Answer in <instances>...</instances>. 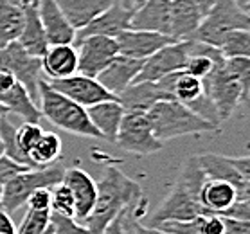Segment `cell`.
Segmentation results:
<instances>
[{
	"instance_id": "ba28073f",
	"label": "cell",
	"mask_w": 250,
	"mask_h": 234,
	"mask_svg": "<svg viewBox=\"0 0 250 234\" xmlns=\"http://www.w3.org/2000/svg\"><path fill=\"white\" fill-rule=\"evenodd\" d=\"M0 70L11 74L15 81L20 83L29 92V96L33 97L34 103L40 106L38 83L43 80L40 58L27 54L18 42H13V43L0 49Z\"/></svg>"
},
{
	"instance_id": "11a10c76",
	"label": "cell",
	"mask_w": 250,
	"mask_h": 234,
	"mask_svg": "<svg viewBox=\"0 0 250 234\" xmlns=\"http://www.w3.org/2000/svg\"><path fill=\"white\" fill-rule=\"evenodd\" d=\"M4 155V144H2V139H0V157Z\"/></svg>"
},
{
	"instance_id": "8fae6325",
	"label": "cell",
	"mask_w": 250,
	"mask_h": 234,
	"mask_svg": "<svg viewBox=\"0 0 250 234\" xmlns=\"http://www.w3.org/2000/svg\"><path fill=\"white\" fill-rule=\"evenodd\" d=\"M189 60V40L173 42L144 60L141 72L137 74L133 83H148L159 81L162 78L184 70Z\"/></svg>"
},
{
	"instance_id": "d6a6232c",
	"label": "cell",
	"mask_w": 250,
	"mask_h": 234,
	"mask_svg": "<svg viewBox=\"0 0 250 234\" xmlns=\"http://www.w3.org/2000/svg\"><path fill=\"white\" fill-rule=\"evenodd\" d=\"M220 52L229 58H250V31H232L223 38Z\"/></svg>"
},
{
	"instance_id": "7dc6e473",
	"label": "cell",
	"mask_w": 250,
	"mask_h": 234,
	"mask_svg": "<svg viewBox=\"0 0 250 234\" xmlns=\"http://www.w3.org/2000/svg\"><path fill=\"white\" fill-rule=\"evenodd\" d=\"M236 2H238V6L241 7L243 11L249 13V2H250V0H236Z\"/></svg>"
},
{
	"instance_id": "30bf717a",
	"label": "cell",
	"mask_w": 250,
	"mask_h": 234,
	"mask_svg": "<svg viewBox=\"0 0 250 234\" xmlns=\"http://www.w3.org/2000/svg\"><path fill=\"white\" fill-rule=\"evenodd\" d=\"M200 168L207 178H216L232 184L241 198L250 200V159L249 157H225L218 153L196 155Z\"/></svg>"
},
{
	"instance_id": "ee69618b",
	"label": "cell",
	"mask_w": 250,
	"mask_h": 234,
	"mask_svg": "<svg viewBox=\"0 0 250 234\" xmlns=\"http://www.w3.org/2000/svg\"><path fill=\"white\" fill-rule=\"evenodd\" d=\"M123 214H125V213H121L119 216H115L114 220L106 225V229L103 231V234H125V229H123Z\"/></svg>"
},
{
	"instance_id": "d590c367",
	"label": "cell",
	"mask_w": 250,
	"mask_h": 234,
	"mask_svg": "<svg viewBox=\"0 0 250 234\" xmlns=\"http://www.w3.org/2000/svg\"><path fill=\"white\" fill-rule=\"evenodd\" d=\"M42 133H43V130L38 123H23V125L17 126V143L27 157L29 151L34 148V144L40 141Z\"/></svg>"
},
{
	"instance_id": "74e56055",
	"label": "cell",
	"mask_w": 250,
	"mask_h": 234,
	"mask_svg": "<svg viewBox=\"0 0 250 234\" xmlns=\"http://www.w3.org/2000/svg\"><path fill=\"white\" fill-rule=\"evenodd\" d=\"M25 206H27V209H33V211H51V189H36L34 193L29 194Z\"/></svg>"
},
{
	"instance_id": "83f0119b",
	"label": "cell",
	"mask_w": 250,
	"mask_h": 234,
	"mask_svg": "<svg viewBox=\"0 0 250 234\" xmlns=\"http://www.w3.org/2000/svg\"><path fill=\"white\" fill-rule=\"evenodd\" d=\"M0 105L7 110V114H17L23 119V123H38L42 119L40 106L34 103L29 92L20 83L9 88L7 92L0 94Z\"/></svg>"
},
{
	"instance_id": "ac0fdd59",
	"label": "cell",
	"mask_w": 250,
	"mask_h": 234,
	"mask_svg": "<svg viewBox=\"0 0 250 234\" xmlns=\"http://www.w3.org/2000/svg\"><path fill=\"white\" fill-rule=\"evenodd\" d=\"M131 29L149 31L171 38V0H146L131 15Z\"/></svg>"
},
{
	"instance_id": "9f6ffc18",
	"label": "cell",
	"mask_w": 250,
	"mask_h": 234,
	"mask_svg": "<svg viewBox=\"0 0 250 234\" xmlns=\"http://www.w3.org/2000/svg\"><path fill=\"white\" fill-rule=\"evenodd\" d=\"M0 211H2V184H0Z\"/></svg>"
},
{
	"instance_id": "d6986e66",
	"label": "cell",
	"mask_w": 250,
	"mask_h": 234,
	"mask_svg": "<svg viewBox=\"0 0 250 234\" xmlns=\"http://www.w3.org/2000/svg\"><path fill=\"white\" fill-rule=\"evenodd\" d=\"M142 63H144V60H133V58H126V56L117 54V56L110 62L108 67L103 70L96 80L99 81L110 94H114V96L117 97L121 92H125L128 86L133 85L137 74H139L142 69Z\"/></svg>"
},
{
	"instance_id": "f6af8a7d",
	"label": "cell",
	"mask_w": 250,
	"mask_h": 234,
	"mask_svg": "<svg viewBox=\"0 0 250 234\" xmlns=\"http://www.w3.org/2000/svg\"><path fill=\"white\" fill-rule=\"evenodd\" d=\"M15 83H17V81H15V78H13L11 74H7V72H4V70H0V94L7 92Z\"/></svg>"
},
{
	"instance_id": "e575fe53",
	"label": "cell",
	"mask_w": 250,
	"mask_h": 234,
	"mask_svg": "<svg viewBox=\"0 0 250 234\" xmlns=\"http://www.w3.org/2000/svg\"><path fill=\"white\" fill-rule=\"evenodd\" d=\"M51 213L74 220V196L63 182L51 188Z\"/></svg>"
},
{
	"instance_id": "f1b7e54d",
	"label": "cell",
	"mask_w": 250,
	"mask_h": 234,
	"mask_svg": "<svg viewBox=\"0 0 250 234\" xmlns=\"http://www.w3.org/2000/svg\"><path fill=\"white\" fill-rule=\"evenodd\" d=\"M23 7L0 0V49L18 40L23 27Z\"/></svg>"
},
{
	"instance_id": "4316f807",
	"label": "cell",
	"mask_w": 250,
	"mask_h": 234,
	"mask_svg": "<svg viewBox=\"0 0 250 234\" xmlns=\"http://www.w3.org/2000/svg\"><path fill=\"white\" fill-rule=\"evenodd\" d=\"M223 222L222 214H198L191 220L184 222H162L155 225L164 234H223Z\"/></svg>"
},
{
	"instance_id": "7c38bea8",
	"label": "cell",
	"mask_w": 250,
	"mask_h": 234,
	"mask_svg": "<svg viewBox=\"0 0 250 234\" xmlns=\"http://www.w3.org/2000/svg\"><path fill=\"white\" fill-rule=\"evenodd\" d=\"M78 45V74L97 78L119 54L115 38L106 36H88L76 42Z\"/></svg>"
},
{
	"instance_id": "3957f363",
	"label": "cell",
	"mask_w": 250,
	"mask_h": 234,
	"mask_svg": "<svg viewBox=\"0 0 250 234\" xmlns=\"http://www.w3.org/2000/svg\"><path fill=\"white\" fill-rule=\"evenodd\" d=\"M146 115H148V121L151 125L153 135L162 144L166 141L184 137V135H196V133H207V131L218 130L214 125L202 119L189 106L178 103L176 99L155 103L146 112Z\"/></svg>"
},
{
	"instance_id": "816d5d0a",
	"label": "cell",
	"mask_w": 250,
	"mask_h": 234,
	"mask_svg": "<svg viewBox=\"0 0 250 234\" xmlns=\"http://www.w3.org/2000/svg\"><path fill=\"white\" fill-rule=\"evenodd\" d=\"M126 213V211H125ZM123 229H125V234H131L130 227H128V223L125 222V214H123Z\"/></svg>"
},
{
	"instance_id": "8d00e7d4",
	"label": "cell",
	"mask_w": 250,
	"mask_h": 234,
	"mask_svg": "<svg viewBox=\"0 0 250 234\" xmlns=\"http://www.w3.org/2000/svg\"><path fill=\"white\" fill-rule=\"evenodd\" d=\"M52 234H94L83 223H78L72 218H63L51 213Z\"/></svg>"
},
{
	"instance_id": "9c48e42d",
	"label": "cell",
	"mask_w": 250,
	"mask_h": 234,
	"mask_svg": "<svg viewBox=\"0 0 250 234\" xmlns=\"http://www.w3.org/2000/svg\"><path fill=\"white\" fill-rule=\"evenodd\" d=\"M115 143L135 155H151L162 149V143L153 135L146 112L139 110H125Z\"/></svg>"
},
{
	"instance_id": "484cf974",
	"label": "cell",
	"mask_w": 250,
	"mask_h": 234,
	"mask_svg": "<svg viewBox=\"0 0 250 234\" xmlns=\"http://www.w3.org/2000/svg\"><path fill=\"white\" fill-rule=\"evenodd\" d=\"M115 0H58V6L68 20V23L80 31L90 23L97 15L108 9Z\"/></svg>"
},
{
	"instance_id": "836d02e7",
	"label": "cell",
	"mask_w": 250,
	"mask_h": 234,
	"mask_svg": "<svg viewBox=\"0 0 250 234\" xmlns=\"http://www.w3.org/2000/svg\"><path fill=\"white\" fill-rule=\"evenodd\" d=\"M17 234H52L51 211L27 209L20 227L17 229Z\"/></svg>"
},
{
	"instance_id": "db71d44e",
	"label": "cell",
	"mask_w": 250,
	"mask_h": 234,
	"mask_svg": "<svg viewBox=\"0 0 250 234\" xmlns=\"http://www.w3.org/2000/svg\"><path fill=\"white\" fill-rule=\"evenodd\" d=\"M9 2H11V4H17V6H22L23 0H9Z\"/></svg>"
},
{
	"instance_id": "bcb514c9",
	"label": "cell",
	"mask_w": 250,
	"mask_h": 234,
	"mask_svg": "<svg viewBox=\"0 0 250 234\" xmlns=\"http://www.w3.org/2000/svg\"><path fill=\"white\" fill-rule=\"evenodd\" d=\"M193 2L198 6V9L202 11V15H204V17L209 13V9L212 7V4H214V0H193Z\"/></svg>"
},
{
	"instance_id": "d4e9b609",
	"label": "cell",
	"mask_w": 250,
	"mask_h": 234,
	"mask_svg": "<svg viewBox=\"0 0 250 234\" xmlns=\"http://www.w3.org/2000/svg\"><path fill=\"white\" fill-rule=\"evenodd\" d=\"M86 114H88L92 125L96 126V130L101 133V139L115 143L117 130H119V125L123 121V115H125L123 105L117 99L104 101V103H97L90 108H86Z\"/></svg>"
},
{
	"instance_id": "2e32d148",
	"label": "cell",
	"mask_w": 250,
	"mask_h": 234,
	"mask_svg": "<svg viewBox=\"0 0 250 234\" xmlns=\"http://www.w3.org/2000/svg\"><path fill=\"white\" fill-rule=\"evenodd\" d=\"M117 49L121 56L133 58V60H146L151 54L162 49V47L173 43V38L159 33H149V31H137V29H128L121 33L117 38Z\"/></svg>"
},
{
	"instance_id": "c3c4849f",
	"label": "cell",
	"mask_w": 250,
	"mask_h": 234,
	"mask_svg": "<svg viewBox=\"0 0 250 234\" xmlns=\"http://www.w3.org/2000/svg\"><path fill=\"white\" fill-rule=\"evenodd\" d=\"M142 4H146V0H131V9L135 11V9H139Z\"/></svg>"
},
{
	"instance_id": "7bdbcfd3",
	"label": "cell",
	"mask_w": 250,
	"mask_h": 234,
	"mask_svg": "<svg viewBox=\"0 0 250 234\" xmlns=\"http://www.w3.org/2000/svg\"><path fill=\"white\" fill-rule=\"evenodd\" d=\"M0 234H17V227L11 220V214H7L4 209L0 211Z\"/></svg>"
},
{
	"instance_id": "277c9868",
	"label": "cell",
	"mask_w": 250,
	"mask_h": 234,
	"mask_svg": "<svg viewBox=\"0 0 250 234\" xmlns=\"http://www.w3.org/2000/svg\"><path fill=\"white\" fill-rule=\"evenodd\" d=\"M38 96H40L42 117H47L54 126L72 133V135L101 139V133L96 130V126L88 119L86 108L70 101L68 97L62 96L45 80L38 83Z\"/></svg>"
},
{
	"instance_id": "cb8c5ba5",
	"label": "cell",
	"mask_w": 250,
	"mask_h": 234,
	"mask_svg": "<svg viewBox=\"0 0 250 234\" xmlns=\"http://www.w3.org/2000/svg\"><path fill=\"white\" fill-rule=\"evenodd\" d=\"M23 7V27L22 33L18 36V43L27 54L34 58H42L45 54L49 42H47L45 31L42 27L40 17H38V9L34 6H22Z\"/></svg>"
},
{
	"instance_id": "44dd1931",
	"label": "cell",
	"mask_w": 250,
	"mask_h": 234,
	"mask_svg": "<svg viewBox=\"0 0 250 234\" xmlns=\"http://www.w3.org/2000/svg\"><path fill=\"white\" fill-rule=\"evenodd\" d=\"M200 204L207 213L212 214H223L236 200H249L241 198V194L232 184L216 178H205L204 186L200 189Z\"/></svg>"
},
{
	"instance_id": "6da1fadb",
	"label": "cell",
	"mask_w": 250,
	"mask_h": 234,
	"mask_svg": "<svg viewBox=\"0 0 250 234\" xmlns=\"http://www.w3.org/2000/svg\"><path fill=\"white\" fill-rule=\"evenodd\" d=\"M96 184V206L83 225L90 229L94 234H103V231L115 216L141 206L142 191L133 178L125 175L115 166H106L101 180Z\"/></svg>"
},
{
	"instance_id": "5b68a950",
	"label": "cell",
	"mask_w": 250,
	"mask_h": 234,
	"mask_svg": "<svg viewBox=\"0 0 250 234\" xmlns=\"http://www.w3.org/2000/svg\"><path fill=\"white\" fill-rule=\"evenodd\" d=\"M232 31H250L249 13L236 0H214L191 40L220 49L223 38Z\"/></svg>"
},
{
	"instance_id": "b9f144b4",
	"label": "cell",
	"mask_w": 250,
	"mask_h": 234,
	"mask_svg": "<svg viewBox=\"0 0 250 234\" xmlns=\"http://www.w3.org/2000/svg\"><path fill=\"white\" fill-rule=\"evenodd\" d=\"M223 222H225L223 234H250V222L234 220L229 216H223Z\"/></svg>"
},
{
	"instance_id": "f907efd6",
	"label": "cell",
	"mask_w": 250,
	"mask_h": 234,
	"mask_svg": "<svg viewBox=\"0 0 250 234\" xmlns=\"http://www.w3.org/2000/svg\"><path fill=\"white\" fill-rule=\"evenodd\" d=\"M117 2H119L121 6H125L126 9H131V0H117ZM131 11H133V9H131Z\"/></svg>"
},
{
	"instance_id": "e0dca14e",
	"label": "cell",
	"mask_w": 250,
	"mask_h": 234,
	"mask_svg": "<svg viewBox=\"0 0 250 234\" xmlns=\"http://www.w3.org/2000/svg\"><path fill=\"white\" fill-rule=\"evenodd\" d=\"M36 9H38V17H40L42 27L45 31L49 45L74 43L76 29L68 23V20L62 13L58 0H40Z\"/></svg>"
},
{
	"instance_id": "4dcf8cb0",
	"label": "cell",
	"mask_w": 250,
	"mask_h": 234,
	"mask_svg": "<svg viewBox=\"0 0 250 234\" xmlns=\"http://www.w3.org/2000/svg\"><path fill=\"white\" fill-rule=\"evenodd\" d=\"M171 96L178 103L188 106L204 96V81L194 78V76L186 74L184 70L175 72V78L171 83Z\"/></svg>"
},
{
	"instance_id": "603a6c76",
	"label": "cell",
	"mask_w": 250,
	"mask_h": 234,
	"mask_svg": "<svg viewBox=\"0 0 250 234\" xmlns=\"http://www.w3.org/2000/svg\"><path fill=\"white\" fill-rule=\"evenodd\" d=\"M204 15L193 0H171V38L176 42L191 40Z\"/></svg>"
},
{
	"instance_id": "52a82bcc",
	"label": "cell",
	"mask_w": 250,
	"mask_h": 234,
	"mask_svg": "<svg viewBox=\"0 0 250 234\" xmlns=\"http://www.w3.org/2000/svg\"><path fill=\"white\" fill-rule=\"evenodd\" d=\"M204 81V90L214 103L220 123L227 121L241 101L249 99V90L234 78L225 67V60L214 65V69Z\"/></svg>"
},
{
	"instance_id": "9a60e30c",
	"label": "cell",
	"mask_w": 250,
	"mask_h": 234,
	"mask_svg": "<svg viewBox=\"0 0 250 234\" xmlns=\"http://www.w3.org/2000/svg\"><path fill=\"white\" fill-rule=\"evenodd\" d=\"M62 182L70 189V193L74 196V220L78 223H85L96 206V180L80 168H68L65 170Z\"/></svg>"
},
{
	"instance_id": "1f68e13d",
	"label": "cell",
	"mask_w": 250,
	"mask_h": 234,
	"mask_svg": "<svg viewBox=\"0 0 250 234\" xmlns=\"http://www.w3.org/2000/svg\"><path fill=\"white\" fill-rule=\"evenodd\" d=\"M0 139H2V144H4V155L13 159L18 164L25 166L29 170H36L31 162L27 155L23 153L20 146L17 143V126L13 125L11 121L7 119V115L0 117Z\"/></svg>"
},
{
	"instance_id": "f5cc1de1",
	"label": "cell",
	"mask_w": 250,
	"mask_h": 234,
	"mask_svg": "<svg viewBox=\"0 0 250 234\" xmlns=\"http://www.w3.org/2000/svg\"><path fill=\"white\" fill-rule=\"evenodd\" d=\"M4 115H7V110L4 108L2 105H0V117H4Z\"/></svg>"
},
{
	"instance_id": "5bb4252c",
	"label": "cell",
	"mask_w": 250,
	"mask_h": 234,
	"mask_svg": "<svg viewBox=\"0 0 250 234\" xmlns=\"http://www.w3.org/2000/svg\"><path fill=\"white\" fill-rule=\"evenodd\" d=\"M131 9H126L115 0L114 4L104 9L101 15H97L90 23H86L85 27L76 31V42L88 38V36H106V38H117L121 33H125L131 29Z\"/></svg>"
},
{
	"instance_id": "f35d334b",
	"label": "cell",
	"mask_w": 250,
	"mask_h": 234,
	"mask_svg": "<svg viewBox=\"0 0 250 234\" xmlns=\"http://www.w3.org/2000/svg\"><path fill=\"white\" fill-rule=\"evenodd\" d=\"M25 170H29V168L18 164V162H15V160L6 157V155H2V157H0V184L4 186V184L9 182L13 177H17L18 173L25 171Z\"/></svg>"
},
{
	"instance_id": "ffe728a7",
	"label": "cell",
	"mask_w": 250,
	"mask_h": 234,
	"mask_svg": "<svg viewBox=\"0 0 250 234\" xmlns=\"http://www.w3.org/2000/svg\"><path fill=\"white\" fill-rule=\"evenodd\" d=\"M42 60L43 80H63L78 74V51L74 43L65 45H49Z\"/></svg>"
},
{
	"instance_id": "60d3db41",
	"label": "cell",
	"mask_w": 250,
	"mask_h": 234,
	"mask_svg": "<svg viewBox=\"0 0 250 234\" xmlns=\"http://www.w3.org/2000/svg\"><path fill=\"white\" fill-rule=\"evenodd\" d=\"M222 216H229V218H234V220L249 222L250 220V200H236L232 206L223 213Z\"/></svg>"
},
{
	"instance_id": "4fadbf2b",
	"label": "cell",
	"mask_w": 250,
	"mask_h": 234,
	"mask_svg": "<svg viewBox=\"0 0 250 234\" xmlns=\"http://www.w3.org/2000/svg\"><path fill=\"white\" fill-rule=\"evenodd\" d=\"M49 85L62 96L68 97L70 101L81 105L83 108H90L97 103H104V101H115L117 97L110 94L104 86L96 80V78H88L83 74H74L63 78V80H52L47 81Z\"/></svg>"
},
{
	"instance_id": "7a4b0ae2",
	"label": "cell",
	"mask_w": 250,
	"mask_h": 234,
	"mask_svg": "<svg viewBox=\"0 0 250 234\" xmlns=\"http://www.w3.org/2000/svg\"><path fill=\"white\" fill-rule=\"evenodd\" d=\"M205 173L200 168L196 157L189 159L182 170V177L175 186V189L167 194V198L159 206L151 218V225L155 227L162 222H184L198 214H209L200 204V189L205 182Z\"/></svg>"
},
{
	"instance_id": "681fc988",
	"label": "cell",
	"mask_w": 250,
	"mask_h": 234,
	"mask_svg": "<svg viewBox=\"0 0 250 234\" xmlns=\"http://www.w3.org/2000/svg\"><path fill=\"white\" fill-rule=\"evenodd\" d=\"M38 2H40V0H23L22 2V6H38Z\"/></svg>"
},
{
	"instance_id": "f546056e",
	"label": "cell",
	"mask_w": 250,
	"mask_h": 234,
	"mask_svg": "<svg viewBox=\"0 0 250 234\" xmlns=\"http://www.w3.org/2000/svg\"><path fill=\"white\" fill-rule=\"evenodd\" d=\"M62 139L56 133L43 131L40 141L34 144V148L29 151V159L33 162L34 168H45V166L54 164L60 155H62Z\"/></svg>"
},
{
	"instance_id": "ab89813d",
	"label": "cell",
	"mask_w": 250,
	"mask_h": 234,
	"mask_svg": "<svg viewBox=\"0 0 250 234\" xmlns=\"http://www.w3.org/2000/svg\"><path fill=\"white\" fill-rule=\"evenodd\" d=\"M125 222L128 223L131 234H164V233H160L159 229L149 227V225H142V223L137 220L135 209H128V211L125 213Z\"/></svg>"
},
{
	"instance_id": "8992f818",
	"label": "cell",
	"mask_w": 250,
	"mask_h": 234,
	"mask_svg": "<svg viewBox=\"0 0 250 234\" xmlns=\"http://www.w3.org/2000/svg\"><path fill=\"white\" fill-rule=\"evenodd\" d=\"M65 166L60 162H54L45 168H36V170H25L13 177L9 182L2 186V209L7 214L17 213L20 207L25 206L29 194L34 193L36 189L56 186L63 180L65 175Z\"/></svg>"
},
{
	"instance_id": "7402d4cb",
	"label": "cell",
	"mask_w": 250,
	"mask_h": 234,
	"mask_svg": "<svg viewBox=\"0 0 250 234\" xmlns=\"http://www.w3.org/2000/svg\"><path fill=\"white\" fill-rule=\"evenodd\" d=\"M167 99H173V96L167 94L157 81L133 83L117 96V101L123 105V108L139 110V112H148L155 103Z\"/></svg>"
}]
</instances>
